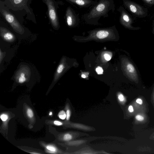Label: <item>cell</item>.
<instances>
[{"label": "cell", "instance_id": "3957f363", "mask_svg": "<svg viewBox=\"0 0 154 154\" xmlns=\"http://www.w3.org/2000/svg\"><path fill=\"white\" fill-rule=\"evenodd\" d=\"M0 13L3 18L17 33L20 34L24 33L25 29L17 17L5 5L4 2L0 1Z\"/></svg>", "mask_w": 154, "mask_h": 154}, {"label": "cell", "instance_id": "7a4b0ae2", "mask_svg": "<svg viewBox=\"0 0 154 154\" xmlns=\"http://www.w3.org/2000/svg\"><path fill=\"white\" fill-rule=\"evenodd\" d=\"M32 0H5L6 6L15 12H21L27 15L26 18L36 23L35 16L30 5Z\"/></svg>", "mask_w": 154, "mask_h": 154}, {"label": "cell", "instance_id": "30bf717a", "mask_svg": "<svg viewBox=\"0 0 154 154\" xmlns=\"http://www.w3.org/2000/svg\"><path fill=\"white\" fill-rule=\"evenodd\" d=\"M0 32L1 37L5 41L12 42L15 40V38L14 34L4 27H1Z\"/></svg>", "mask_w": 154, "mask_h": 154}, {"label": "cell", "instance_id": "f546056e", "mask_svg": "<svg viewBox=\"0 0 154 154\" xmlns=\"http://www.w3.org/2000/svg\"><path fill=\"white\" fill-rule=\"evenodd\" d=\"M52 114V113L51 112L50 113L49 115H51Z\"/></svg>", "mask_w": 154, "mask_h": 154}, {"label": "cell", "instance_id": "44dd1931", "mask_svg": "<svg viewBox=\"0 0 154 154\" xmlns=\"http://www.w3.org/2000/svg\"><path fill=\"white\" fill-rule=\"evenodd\" d=\"M47 149L49 150L50 151L53 152H55L56 151L55 148L54 147H53V146H47Z\"/></svg>", "mask_w": 154, "mask_h": 154}, {"label": "cell", "instance_id": "ac0fdd59", "mask_svg": "<svg viewBox=\"0 0 154 154\" xmlns=\"http://www.w3.org/2000/svg\"><path fill=\"white\" fill-rule=\"evenodd\" d=\"M96 72L98 74H103V70L102 68L100 67H98L96 69Z\"/></svg>", "mask_w": 154, "mask_h": 154}, {"label": "cell", "instance_id": "9a60e30c", "mask_svg": "<svg viewBox=\"0 0 154 154\" xmlns=\"http://www.w3.org/2000/svg\"><path fill=\"white\" fill-rule=\"evenodd\" d=\"M58 116L62 120H64L66 117V114L64 111H62L60 112Z\"/></svg>", "mask_w": 154, "mask_h": 154}, {"label": "cell", "instance_id": "5b68a950", "mask_svg": "<svg viewBox=\"0 0 154 154\" xmlns=\"http://www.w3.org/2000/svg\"><path fill=\"white\" fill-rule=\"evenodd\" d=\"M123 5L126 9L137 18H144L148 15V10L144 7L130 0H122Z\"/></svg>", "mask_w": 154, "mask_h": 154}, {"label": "cell", "instance_id": "8fae6325", "mask_svg": "<svg viewBox=\"0 0 154 154\" xmlns=\"http://www.w3.org/2000/svg\"><path fill=\"white\" fill-rule=\"evenodd\" d=\"M114 27L109 29H102L97 30L96 32V35L97 37L99 39H103L107 37L109 35L111 31Z\"/></svg>", "mask_w": 154, "mask_h": 154}, {"label": "cell", "instance_id": "2e32d148", "mask_svg": "<svg viewBox=\"0 0 154 154\" xmlns=\"http://www.w3.org/2000/svg\"><path fill=\"white\" fill-rule=\"evenodd\" d=\"M72 137L71 134H67L65 135L63 137V139L65 141H68L72 139Z\"/></svg>", "mask_w": 154, "mask_h": 154}, {"label": "cell", "instance_id": "484cf974", "mask_svg": "<svg viewBox=\"0 0 154 154\" xmlns=\"http://www.w3.org/2000/svg\"><path fill=\"white\" fill-rule=\"evenodd\" d=\"M54 124L57 126H60L62 124V123L57 121H55L54 122Z\"/></svg>", "mask_w": 154, "mask_h": 154}, {"label": "cell", "instance_id": "4dcf8cb0", "mask_svg": "<svg viewBox=\"0 0 154 154\" xmlns=\"http://www.w3.org/2000/svg\"></svg>", "mask_w": 154, "mask_h": 154}, {"label": "cell", "instance_id": "277c9868", "mask_svg": "<svg viewBox=\"0 0 154 154\" xmlns=\"http://www.w3.org/2000/svg\"><path fill=\"white\" fill-rule=\"evenodd\" d=\"M42 1L47 6V14L50 23L55 29H58L60 27V23L57 10L59 8V5L63 4V2L56 1L55 0Z\"/></svg>", "mask_w": 154, "mask_h": 154}, {"label": "cell", "instance_id": "6da1fadb", "mask_svg": "<svg viewBox=\"0 0 154 154\" xmlns=\"http://www.w3.org/2000/svg\"><path fill=\"white\" fill-rule=\"evenodd\" d=\"M115 10L113 0H99L97 4L93 5L89 12L85 14L83 17L86 23L97 25L101 17L107 18L109 11H111L113 13Z\"/></svg>", "mask_w": 154, "mask_h": 154}, {"label": "cell", "instance_id": "4316f807", "mask_svg": "<svg viewBox=\"0 0 154 154\" xmlns=\"http://www.w3.org/2000/svg\"><path fill=\"white\" fill-rule=\"evenodd\" d=\"M128 110L131 113L133 112L134 111L133 107L132 106H130L129 107Z\"/></svg>", "mask_w": 154, "mask_h": 154}, {"label": "cell", "instance_id": "8992f818", "mask_svg": "<svg viewBox=\"0 0 154 154\" xmlns=\"http://www.w3.org/2000/svg\"><path fill=\"white\" fill-rule=\"evenodd\" d=\"M120 13L119 21L120 23L125 27L133 30L139 29V27H134L132 26L133 19L131 15L122 6L119 7L117 9Z\"/></svg>", "mask_w": 154, "mask_h": 154}, {"label": "cell", "instance_id": "603a6c76", "mask_svg": "<svg viewBox=\"0 0 154 154\" xmlns=\"http://www.w3.org/2000/svg\"><path fill=\"white\" fill-rule=\"evenodd\" d=\"M118 99L120 101H124V97L122 94H119L118 95Z\"/></svg>", "mask_w": 154, "mask_h": 154}, {"label": "cell", "instance_id": "4fadbf2b", "mask_svg": "<svg viewBox=\"0 0 154 154\" xmlns=\"http://www.w3.org/2000/svg\"><path fill=\"white\" fill-rule=\"evenodd\" d=\"M64 68V66L63 63H61L59 65L56 72L54 80L57 79L60 75L63 72Z\"/></svg>", "mask_w": 154, "mask_h": 154}, {"label": "cell", "instance_id": "ffe728a7", "mask_svg": "<svg viewBox=\"0 0 154 154\" xmlns=\"http://www.w3.org/2000/svg\"><path fill=\"white\" fill-rule=\"evenodd\" d=\"M136 118L137 120L139 121H142L144 120V117L138 115L136 116Z\"/></svg>", "mask_w": 154, "mask_h": 154}, {"label": "cell", "instance_id": "e0dca14e", "mask_svg": "<svg viewBox=\"0 0 154 154\" xmlns=\"http://www.w3.org/2000/svg\"><path fill=\"white\" fill-rule=\"evenodd\" d=\"M27 114L28 116L30 118H32L34 116V113L33 111L31 109L28 108L27 111Z\"/></svg>", "mask_w": 154, "mask_h": 154}, {"label": "cell", "instance_id": "f1b7e54d", "mask_svg": "<svg viewBox=\"0 0 154 154\" xmlns=\"http://www.w3.org/2000/svg\"><path fill=\"white\" fill-rule=\"evenodd\" d=\"M82 77L83 78H86V76L84 74H82Z\"/></svg>", "mask_w": 154, "mask_h": 154}, {"label": "cell", "instance_id": "d6986e66", "mask_svg": "<svg viewBox=\"0 0 154 154\" xmlns=\"http://www.w3.org/2000/svg\"><path fill=\"white\" fill-rule=\"evenodd\" d=\"M1 118L2 120L5 121H7L8 119V116L6 114H2L1 116Z\"/></svg>", "mask_w": 154, "mask_h": 154}, {"label": "cell", "instance_id": "9c48e42d", "mask_svg": "<svg viewBox=\"0 0 154 154\" xmlns=\"http://www.w3.org/2000/svg\"><path fill=\"white\" fill-rule=\"evenodd\" d=\"M126 69L128 76L131 79L134 81H138V73L136 68L131 63L129 62L126 63Z\"/></svg>", "mask_w": 154, "mask_h": 154}, {"label": "cell", "instance_id": "5bb4252c", "mask_svg": "<svg viewBox=\"0 0 154 154\" xmlns=\"http://www.w3.org/2000/svg\"><path fill=\"white\" fill-rule=\"evenodd\" d=\"M145 4L148 7L154 6V0H142Z\"/></svg>", "mask_w": 154, "mask_h": 154}, {"label": "cell", "instance_id": "cb8c5ba5", "mask_svg": "<svg viewBox=\"0 0 154 154\" xmlns=\"http://www.w3.org/2000/svg\"><path fill=\"white\" fill-rule=\"evenodd\" d=\"M70 111L68 109L66 112V119L67 120H68L70 119Z\"/></svg>", "mask_w": 154, "mask_h": 154}, {"label": "cell", "instance_id": "83f0119b", "mask_svg": "<svg viewBox=\"0 0 154 154\" xmlns=\"http://www.w3.org/2000/svg\"><path fill=\"white\" fill-rule=\"evenodd\" d=\"M136 102L137 103L139 104L140 105H142V103H143V102H142V100L139 99H137Z\"/></svg>", "mask_w": 154, "mask_h": 154}, {"label": "cell", "instance_id": "7c38bea8", "mask_svg": "<svg viewBox=\"0 0 154 154\" xmlns=\"http://www.w3.org/2000/svg\"><path fill=\"white\" fill-rule=\"evenodd\" d=\"M17 80H18V82L20 84L24 83L27 80L25 73L23 72H21L19 73Z\"/></svg>", "mask_w": 154, "mask_h": 154}, {"label": "cell", "instance_id": "ba28073f", "mask_svg": "<svg viewBox=\"0 0 154 154\" xmlns=\"http://www.w3.org/2000/svg\"><path fill=\"white\" fill-rule=\"evenodd\" d=\"M72 5H75L80 8H86L94 5L98 3L97 1L93 0H65Z\"/></svg>", "mask_w": 154, "mask_h": 154}, {"label": "cell", "instance_id": "d4e9b609", "mask_svg": "<svg viewBox=\"0 0 154 154\" xmlns=\"http://www.w3.org/2000/svg\"><path fill=\"white\" fill-rule=\"evenodd\" d=\"M3 57L4 54L2 51L1 50V51H0V61H1V63L2 61L3 60Z\"/></svg>", "mask_w": 154, "mask_h": 154}, {"label": "cell", "instance_id": "7402d4cb", "mask_svg": "<svg viewBox=\"0 0 154 154\" xmlns=\"http://www.w3.org/2000/svg\"><path fill=\"white\" fill-rule=\"evenodd\" d=\"M105 58L106 60L109 61L110 60L111 57V56L108 54H105L104 55Z\"/></svg>", "mask_w": 154, "mask_h": 154}, {"label": "cell", "instance_id": "52a82bcc", "mask_svg": "<svg viewBox=\"0 0 154 154\" xmlns=\"http://www.w3.org/2000/svg\"><path fill=\"white\" fill-rule=\"evenodd\" d=\"M64 18L67 25L70 27L76 26L80 22L79 15L76 14L70 7H67Z\"/></svg>", "mask_w": 154, "mask_h": 154}]
</instances>
